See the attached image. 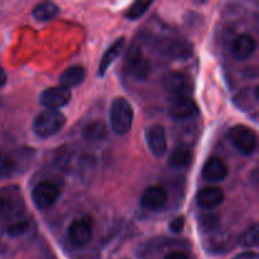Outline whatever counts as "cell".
I'll use <instances>...</instances> for the list:
<instances>
[{"label":"cell","mask_w":259,"mask_h":259,"mask_svg":"<svg viewBox=\"0 0 259 259\" xmlns=\"http://www.w3.org/2000/svg\"><path fill=\"white\" fill-rule=\"evenodd\" d=\"M184 227H185V217H182V215L175 218V219L171 222V224H169V229H171V232L176 233V234L181 233L182 229H184Z\"/></svg>","instance_id":"26"},{"label":"cell","mask_w":259,"mask_h":259,"mask_svg":"<svg viewBox=\"0 0 259 259\" xmlns=\"http://www.w3.org/2000/svg\"><path fill=\"white\" fill-rule=\"evenodd\" d=\"M125 67L128 75L136 81H146L149 76V71H151L148 60L143 55L141 48L136 47V46L129 48L128 53H126Z\"/></svg>","instance_id":"4"},{"label":"cell","mask_w":259,"mask_h":259,"mask_svg":"<svg viewBox=\"0 0 259 259\" xmlns=\"http://www.w3.org/2000/svg\"><path fill=\"white\" fill-rule=\"evenodd\" d=\"M134 111L125 98L114 99L110 106V124L113 131L119 136L128 133L133 125Z\"/></svg>","instance_id":"1"},{"label":"cell","mask_w":259,"mask_h":259,"mask_svg":"<svg viewBox=\"0 0 259 259\" xmlns=\"http://www.w3.org/2000/svg\"><path fill=\"white\" fill-rule=\"evenodd\" d=\"M147 146L152 154L156 157H162L167 152V137L166 131L159 124H153L146 132Z\"/></svg>","instance_id":"10"},{"label":"cell","mask_w":259,"mask_h":259,"mask_svg":"<svg viewBox=\"0 0 259 259\" xmlns=\"http://www.w3.org/2000/svg\"><path fill=\"white\" fill-rule=\"evenodd\" d=\"M66 116L58 110H45L35 116L33 132L39 138H50L65 126Z\"/></svg>","instance_id":"2"},{"label":"cell","mask_w":259,"mask_h":259,"mask_svg":"<svg viewBox=\"0 0 259 259\" xmlns=\"http://www.w3.org/2000/svg\"><path fill=\"white\" fill-rule=\"evenodd\" d=\"M224 191L220 187H202L197 194V204L201 209L211 210L219 206L224 201Z\"/></svg>","instance_id":"14"},{"label":"cell","mask_w":259,"mask_h":259,"mask_svg":"<svg viewBox=\"0 0 259 259\" xmlns=\"http://www.w3.org/2000/svg\"><path fill=\"white\" fill-rule=\"evenodd\" d=\"M229 174L227 163L219 157H210L202 167V177L209 182H219Z\"/></svg>","instance_id":"13"},{"label":"cell","mask_w":259,"mask_h":259,"mask_svg":"<svg viewBox=\"0 0 259 259\" xmlns=\"http://www.w3.org/2000/svg\"><path fill=\"white\" fill-rule=\"evenodd\" d=\"M167 200H168V195L163 187L151 186L142 195L141 204L144 209L157 211L167 204Z\"/></svg>","instance_id":"12"},{"label":"cell","mask_w":259,"mask_h":259,"mask_svg":"<svg viewBox=\"0 0 259 259\" xmlns=\"http://www.w3.org/2000/svg\"><path fill=\"white\" fill-rule=\"evenodd\" d=\"M86 77V71L82 66L75 65L71 67L66 68L60 75V83L61 86L66 89L75 88V86L81 85Z\"/></svg>","instance_id":"17"},{"label":"cell","mask_w":259,"mask_h":259,"mask_svg":"<svg viewBox=\"0 0 259 259\" xmlns=\"http://www.w3.org/2000/svg\"><path fill=\"white\" fill-rule=\"evenodd\" d=\"M28 229V222L27 220H18V222L12 223L9 227L7 228V234L10 237H19V235L24 234Z\"/></svg>","instance_id":"25"},{"label":"cell","mask_w":259,"mask_h":259,"mask_svg":"<svg viewBox=\"0 0 259 259\" xmlns=\"http://www.w3.org/2000/svg\"><path fill=\"white\" fill-rule=\"evenodd\" d=\"M60 12V8L57 7V4L51 2H45L38 4L37 7L33 9V18L38 22H48L52 18H55L56 15Z\"/></svg>","instance_id":"20"},{"label":"cell","mask_w":259,"mask_h":259,"mask_svg":"<svg viewBox=\"0 0 259 259\" xmlns=\"http://www.w3.org/2000/svg\"><path fill=\"white\" fill-rule=\"evenodd\" d=\"M233 259H259V257L255 252H244L238 254L237 257H234Z\"/></svg>","instance_id":"28"},{"label":"cell","mask_w":259,"mask_h":259,"mask_svg":"<svg viewBox=\"0 0 259 259\" xmlns=\"http://www.w3.org/2000/svg\"><path fill=\"white\" fill-rule=\"evenodd\" d=\"M201 228L205 232H212L220 225V218L215 214H207L201 218Z\"/></svg>","instance_id":"24"},{"label":"cell","mask_w":259,"mask_h":259,"mask_svg":"<svg viewBox=\"0 0 259 259\" xmlns=\"http://www.w3.org/2000/svg\"><path fill=\"white\" fill-rule=\"evenodd\" d=\"M228 139L239 153L245 156L253 154L257 148V134L247 125L232 126L228 131Z\"/></svg>","instance_id":"3"},{"label":"cell","mask_w":259,"mask_h":259,"mask_svg":"<svg viewBox=\"0 0 259 259\" xmlns=\"http://www.w3.org/2000/svg\"><path fill=\"white\" fill-rule=\"evenodd\" d=\"M257 48L254 38L249 34H239L232 43V55L237 60L245 61L254 53Z\"/></svg>","instance_id":"15"},{"label":"cell","mask_w":259,"mask_h":259,"mask_svg":"<svg viewBox=\"0 0 259 259\" xmlns=\"http://www.w3.org/2000/svg\"><path fill=\"white\" fill-rule=\"evenodd\" d=\"M71 100L70 89L63 86H53L48 88L40 94V105L45 106L46 110H58L67 105Z\"/></svg>","instance_id":"6"},{"label":"cell","mask_w":259,"mask_h":259,"mask_svg":"<svg viewBox=\"0 0 259 259\" xmlns=\"http://www.w3.org/2000/svg\"><path fill=\"white\" fill-rule=\"evenodd\" d=\"M68 240L75 247H85L93 238V220L89 217L73 220L67 229Z\"/></svg>","instance_id":"5"},{"label":"cell","mask_w":259,"mask_h":259,"mask_svg":"<svg viewBox=\"0 0 259 259\" xmlns=\"http://www.w3.org/2000/svg\"><path fill=\"white\" fill-rule=\"evenodd\" d=\"M258 225L254 224L242 235L239 243L244 248H254L258 245Z\"/></svg>","instance_id":"23"},{"label":"cell","mask_w":259,"mask_h":259,"mask_svg":"<svg viewBox=\"0 0 259 259\" xmlns=\"http://www.w3.org/2000/svg\"><path fill=\"white\" fill-rule=\"evenodd\" d=\"M5 82H7V72H5L4 68L0 66V88L4 86Z\"/></svg>","instance_id":"30"},{"label":"cell","mask_w":259,"mask_h":259,"mask_svg":"<svg viewBox=\"0 0 259 259\" xmlns=\"http://www.w3.org/2000/svg\"><path fill=\"white\" fill-rule=\"evenodd\" d=\"M124 43H125V39H124V38H119V39H116L115 42L105 51V53H104L103 58H101L100 61V66H99L98 73L100 77H103V76L105 75V72L108 71V68L110 67L111 63H113L114 61H115V58L120 55V52L124 48Z\"/></svg>","instance_id":"19"},{"label":"cell","mask_w":259,"mask_h":259,"mask_svg":"<svg viewBox=\"0 0 259 259\" xmlns=\"http://www.w3.org/2000/svg\"><path fill=\"white\" fill-rule=\"evenodd\" d=\"M27 154L23 153L22 157L20 153H5L0 156V177H12L23 171L27 166Z\"/></svg>","instance_id":"11"},{"label":"cell","mask_w":259,"mask_h":259,"mask_svg":"<svg viewBox=\"0 0 259 259\" xmlns=\"http://www.w3.org/2000/svg\"><path fill=\"white\" fill-rule=\"evenodd\" d=\"M164 259H189L185 253H181V252H171L168 253V254L164 257Z\"/></svg>","instance_id":"29"},{"label":"cell","mask_w":259,"mask_h":259,"mask_svg":"<svg viewBox=\"0 0 259 259\" xmlns=\"http://www.w3.org/2000/svg\"><path fill=\"white\" fill-rule=\"evenodd\" d=\"M9 200L3 196V195H0V218L7 214L8 210H9Z\"/></svg>","instance_id":"27"},{"label":"cell","mask_w":259,"mask_h":259,"mask_svg":"<svg viewBox=\"0 0 259 259\" xmlns=\"http://www.w3.org/2000/svg\"><path fill=\"white\" fill-rule=\"evenodd\" d=\"M258 101V86L254 89H243L233 98V103L238 109L243 111H248L255 106Z\"/></svg>","instance_id":"18"},{"label":"cell","mask_w":259,"mask_h":259,"mask_svg":"<svg viewBox=\"0 0 259 259\" xmlns=\"http://www.w3.org/2000/svg\"><path fill=\"white\" fill-rule=\"evenodd\" d=\"M164 90L171 95L175 96H189V93L192 89L191 78L184 72H169L163 78Z\"/></svg>","instance_id":"9"},{"label":"cell","mask_w":259,"mask_h":259,"mask_svg":"<svg viewBox=\"0 0 259 259\" xmlns=\"http://www.w3.org/2000/svg\"><path fill=\"white\" fill-rule=\"evenodd\" d=\"M151 2H136L131 5V7L126 9L125 12V18H128L129 20H134L141 18L144 13L148 10V8L151 7Z\"/></svg>","instance_id":"22"},{"label":"cell","mask_w":259,"mask_h":259,"mask_svg":"<svg viewBox=\"0 0 259 259\" xmlns=\"http://www.w3.org/2000/svg\"><path fill=\"white\" fill-rule=\"evenodd\" d=\"M60 197L57 185L50 181H42L33 189L32 200L38 209H48Z\"/></svg>","instance_id":"7"},{"label":"cell","mask_w":259,"mask_h":259,"mask_svg":"<svg viewBox=\"0 0 259 259\" xmlns=\"http://www.w3.org/2000/svg\"><path fill=\"white\" fill-rule=\"evenodd\" d=\"M192 152L187 147H179L169 156V164L175 168H184L192 162Z\"/></svg>","instance_id":"21"},{"label":"cell","mask_w":259,"mask_h":259,"mask_svg":"<svg viewBox=\"0 0 259 259\" xmlns=\"http://www.w3.org/2000/svg\"><path fill=\"white\" fill-rule=\"evenodd\" d=\"M82 137L91 143H99L103 142L108 137V128L103 120H91L85 124L82 129Z\"/></svg>","instance_id":"16"},{"label":"cell","mask_w":259,"mask_h":259,"mask_svg":"<svg viewBox=\"0 0 259 259\" xmlns=\"http://www.w3.org/2000/svg\"><path fill=\"white\" fill-rule=\"evenodd\" d=\"M199 113L196 103L189 96H175L169 99L168 114L176 120H187Z\"/></svg>","instance_id":"8"}]
</instances>
